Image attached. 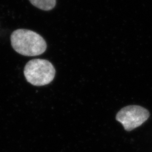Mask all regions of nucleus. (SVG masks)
Returning <instances> with one entry per match:
<instances>
[{"label": "nucleus", "mask_w": 152, "mask_h": 152, "mask_svg": "<svg viewBox=\"0 0 152 152\" xmlns=\"http://www.w3.org/2000/svg\"><path fill=\"white\" fill-rule=\"evenodd\" d=\"M55 72L54 66L51 62L41 59L29 61L24 69L27 81L36 86H45L51 83L54 78Z\"/></svg>", "instance_id": "obj_2"}, {"label": "nucleus", "mask_w": 152, "mask_h": 152, "mask_svg": "<svg viewBox=\"0 0 152 152\" xmlns=\"http://www.w3.org/2000/svg\"><path fill=\"white\" fill-rule=\"evenodd\" d=\"M33 5L44 11H50L56 6V0H29Z\"/></svg>", "instance_id": "obj_4"}, {"label": "nucleus", "mask_w": 152, "mask_h": 152, "mask_svg": "<svg viewBox=\"0 0 152 152\" xmlns=\"http://www.w3.org/2000/svg\"><path fill=\"white\" fill-rule=\"evenodd\" d=\"M149 116L147 109L139 105H129L121 109L115 118L123 125L125 130L130 131L143 124Z\"/></svg>", "instance_id": "obj_3"}, {"label": "nucleus", "mask_w": 152, "mask_h": 152, "mask_svg": "<svg viewBox=\"0 0 152 152\" xmlns=\"http://www.w3.org/2000/svg\"><path fill=\"white\" fill-rule=\"evenodd\" d=\"M11 46L20 54L34 56L42 54L47 49V44L44 38L34 31L18 29L12 33Z\"/></svg>", "instance_id": "obj_1"}]
</instances>
